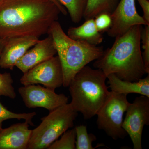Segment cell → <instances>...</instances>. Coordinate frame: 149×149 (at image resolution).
Instances as JSON below:
<instances>
[{
  "label": "cell",
  "mask_w": 149,
  "mask_h": 149,
  "mask_svg": "<svg viewBox=\"0 0 149 149\" xmlns=\"http://www.w3.org/2000/svg\"><path fill=\"white\" fill-rule=\"evenodd\" d=\"M76 138L75 149H95L104 145L99 144L95 147L93 146V143L97 140V137L93 133H89L86 125H80L74 128Z\"/></svg>",
  "instance_id": "cell-17"
},
{
  "label": "cell",
  "mask_w": 149,
  "mask_h": 149,
  "mask_svg": "<svg viewBox=\"0 0 149 149\" xmlns=\"http://www.w3.org/2000/svg\"><path fill=\"white\" fill-rule=\"evenodd\" d=\"M7 40V39H0V58H1L3 49L6 42Z\"/></svg>",
  "instance_id": "cell-26"
},
{
  "label": "cell",
  "mask_w": 149,
  "mask_h": 149,
  "mask_svg": "<svg viewBox=\"0 0 149 149\" xmlns=\"http://www.w3.org/2000/svg\"><path fill=\"white\" fill-rule=\"evenodd\" d=\"M77 115L70 103L49 112L41 118L40 125L32 130L27 149H47L66 130L73 127Z\"/></svg>",
  "instance_id": "cell-5"
},
{
  "label": "cell",
  "mask_w": 149,
  "mask_h": 149,
  "mask_svg": "<svg viewBox=\"0 0 149 149\" xmlns=\"http://www.w3.org/2000/svg\"><path fill=\"white\" fill-rule=\"evenodd\" d=\"M141 40L143 52L142 53L145 69L147 74H149V25H145L141 32Z\"/></svg>",
  "instance_id": "cell-22"
},
{
  "label": "cell",
  "mask_w": 149,
  "mask_h": 149,
  "mask_svg": "<svg viewBox=\"0 0 149 149\" xmlns=\"http://www.w3.org/2000/svg\"><path fill=\"white\" fill-rule=\"evenodd\" d=\"M39 40L32 36L8 39L0 58V67L12 70L19 60Z\"/></svg>",
  "instance_id": "cell-12"
},
{
  "label": "cell",
  "mask_w": 149,
  "mask_h": 149,
  "mask_svg": "<svg viewBox=\"0 0 149 149\" xmlns=\"http://www.w3.org/2000/svg\"><path fill=\"white\" fill-rule=\"evenodd\" d=\"M122 127L130 136L133 149H142V136L145 125L149 124V97L141 95L130 103L126 111Z\"/></svg>",
  "instance_id": "cell-8"
},
{
  "label": "cell",
  "mask_w": 149,
  "mask_h": 149,
  "mask_svg": "<svg viewBox=\"0 0 149 149\" xmlns=\"http://www.w3.org/2000/svg\"><path fill=\"white\" fill-rule=\"evenodd\" d=\"M51 1L53 2L58 7L59 9L61 11V13L65 15L67 14V11L66 9L61 3L58 0H51Z\"/></svg>",
  "instance_id": "cell-25"
},
{
  "label": "cell",
  "mask_w": 149,
  "mask_h": 149,
  "mask_svg": "<svg viewBox=\"0 0 149 149\" xmlns=\"http://www.w3.org/2000/svg\"><path fill=\"white\" fill-rule=\"evenodd\" d=\"M143 10V17L149 23V0H137Z\"/></svg>",
  "instance_id": "cell-24"
},
{
  "label": "cell",
  "mask_w": 149,
  "mask_h": 149,
  "mask_svg": "<svg viewBox=\"0 0 149 149\" xmlns=\"http://www.w3.org/2000/svg\"><path fill=\"white\" fill-rule=\"evenodd\" d=\"M18 92L25 106L29 109L43 108L52 111L67 104L68 98L64 94H58L55 91L37 84L24 85Z\"/></svg>",
  "instance_id": "cell-9"
},
{
  "label": "cell",
  "mask_w": 149,
  "mask_h": 149,
  "mask_svg": "<svg viewBox=\"0 0 149 149\" xmlns=\"http://www.w3.org/2000/svg\"><path fill=\"white\" fill-rule=\"evenodd\" d=\"M69 14L72 22L77 23L83 18L88 0H58Z\"/></svg>",
  "instance_id": "cell-18"
},
{
  "label": "cell",
  "mask_w": 149,
  "mask_h": 149,
  "mask_svg": "<svg viewBox=\"0 0 149 149\" xmlns=\"http://www.w3.org/2000/svg\"><path fill=\"white\" fill-rule=\"evenodd\" d=\"M107 79L101 70L86 65L70 81L68 87L72 98L70 104L85 120L97 115L109 95Z\"/></svg>",
  "instance_id": "cell-3"
},
{
  "label": "cell",
  "mask_w": 149,
  "mask_h": 149,
  "mask_svg": "<svg viewBox=\"0 0 149 149\" xmlns=\"http://www.w3.org/2000/svg\"><path fill=\"white\" fill-rule=\"evenodd\" d=\"M120 0H88L83 18L85 20L94 18L100 14H111Z\"/></svg>",
  "instance_id": "cell-16"
},
{
  "label": "cell",
  "mask_w": 149,
  "mask_h": 149,
  "mask_svg": "<svg viewBox=\"0 0 149 149\" xmlns=\"http://www.w3.org/2000/svg\"><path fill=\"white\" fill-rule=\"evenodd\" d=\"M127 97V95L110 91L96 115L98 128L116 141L124 139L127 135L122 127L123 114L130 104Z\"/></svg>",
  "instance_id": "cell-6"
},
{
  "label": "cell",
  "mask_w": 149,
  "mask_h": 149,
  "mask_svg": "<svg viewBox=\"0 0 149 149\" xmlns=\"http://www.w3.org/2000/svg\"><path fill=\"white\" fill-rule=\"evenodd\" d=\"M37 113L35 112L29 113H15L8 109L0 101V131L3 128V122L8 119H23L27 121L29 125L34 126L32 118Z\"/></svg>",
  "instance_id": "cell-20"
},
{
  "label": "cell",
  "mask_w": 149,
  "mask_h": 149,
  "mask_svg": "<svg viewBox=\"0 0 149 149\" xmlns=\"http://www.w3.org/2000/svg\"><path fill=\"white\" fill-rule=\"evenodd\" d=\"M63 81L62 67L58 56L32 68L20 79L23 85L41 84L54 91L62 86Z\"/></svg>",
  "instance_id": "cell-7"
},
{
  "label": "cell",
  "mask_w": 149,
  "mask_h": 149,
  "mask_svg": "<svg viewBox=\"0 0 149 149\" xmlns=\"http://www.w3.org/2000/svg\"><path fill=\"white\" fill-rule=\"evenodd\" d=\"M143 25L131 27L123 35L116 37L113 45L104 50L95 61L93 66L107 76L113 74L121 80L135 82L147 74L141 50Z\"/></svg>",
  "instance_id": "cell-2"
},
{
  "label": "cell",
  "mask_w": 149,
  "mask_h": 149,
  "mask_svg": "<svg viewBox=\"0 0 149 149\" xmlns=\"http://www.w3.org/2000/svg\"><path fill=\"white\" fill-rule=\"evenodd\" d=\"M76 134L75 128L68 129L61 138L53 142L48 149H75Z\"/></svg>",
  "instance_id": "cell-19"
},
{
  "label": "cell",
  "mask_w": 149,
  "mask_h": 149,
  "mask_svg": "<svg viewBox=\"0 0 149 149\" xmlns=\"http://www.w3.org/2000/svg\"><path fill=\"white\" fill-rule=\"evenodd\" d=\"M27 121L16 123L0 131V149H27L32 130Z\"/></svg>",
  "instance_id": "cell-13"
},
{
  "label": "cell",
  "mask_w": 149,
  "mask_h": 149,
  "mask_svg": "<svg viewBox=\"0 0 149 149\" xmlns=\"http://www.w3.org/2000/svg\"><path fill=\"white\" fill-rule=\"evenodd\" d=\"M94 19L96 27L98 31L100 33L107 32L112 24L111 14H100Z\"/></svg>",
  "instance_id": "cell-23"
},
{
  "label": "cell",
  "mask_w": 149,
  "mask_h": 149,
  "mask_svg": "<svg viewBox=\"0 0 149 149\" xmlns=\"http://www.w3.org/2000/svg\"><path fill=\"white\" fill-rule=\"evenodd\" d=\"M13 80L10 73L0 72V96H5L10 99H15L16 93L13 86Z\"/></svg>",
  "instance_id": "cell-21"
},
{
  "label": "cell",
  "mask_w": 149,
  "mask_h": 149,
  "mask_svg": "<svg viewBox=\"0 0 149 149\" xmlns=\"http://www.w3.org/2000/svg\"><path fill=\"white\" fill-rule=\"evenodd\" d=\"M111 16L112 24L107 33L112 38L123 35L135 25H149L137 11L135 0H120Z\"/></svg>",
  "instance_id": "cell-10"
},
{
  "label": "cell",
  "mask_w": 149,
  "mask_h": 149,
  "mask_svg": "<svg viewBox=\"0 0 149 149\" xmlns=\"http://www.w3.org/2000/svg\"><path fill=\"white\" fill-rule=\"evenodd\" d=\"M61 11L51 0H0V39L48 34Z\"/></svg>",
  "instance_id": "cell-1"
},
{
  "label": "cell",
  "mask_w": 149,
  "mask_h": 149,
  "mask_svg": "<svg viewBox=\"0 0 149 149\" xmlns=\"http://www.w3.org/2000/svg\"><path fill=\"white\" fill-rule=\"evenodd\" d=\"M111 91L128 95L137 93L149 97V75L135 82L125 81L120 79L114 74L107 76Z\"/></svg>",
  "instance_id": "cell-14"
},
{
  "label": "cell",
  "mask_w": 149,
  "mask_h": 149,
  "mask_svg": "<svg viewBox=\"0 0 149 149\" xmlns=\"http://www.w3.org/2000/svg\"><path fill=\"white\" fill-rule=\"evenodd\" d=\"M48 34L47 37L39 40L16 63L15 66L23 74L57 54L52 37L50 34Z\"/></svg>",
  "instance_id": "cell-11"
},
{
  "label": "cell",
  "mask_w": 149,
  "mask_h": 149,
  "mask_svg": "<svg viewBox=\"0 0 149 149\" xmlns=\"http://www.w3.org/2000/svg\"><path fill=\"white\" fill-rule=\"evenodd\" d=\"M67 35L73 40L97 46L102 43L103 37L96 27L94 18L85 20L83 24L77 27H70Z\"/></svg>",
  "instance_id": "cell-15"
},
{
  "label": "cell",
  "mask_w": 149,
  "mask_h": 149,
  "mask_svg": "<svg viewBox=\"0 0 149 149\" xmlns=\"http://www.w3.org/2000/svg\"><path fill=\"white\" fill-rule=\"evenodd\" d=\"M48 34L52 37L61 62L63 77V86L64 87H68L77 72L88 63L97 59L104 52L102 47L70 38L58 21L52 23Z\"/></svg>",
  "instance_id": "cell-4"
}]
</instances>
